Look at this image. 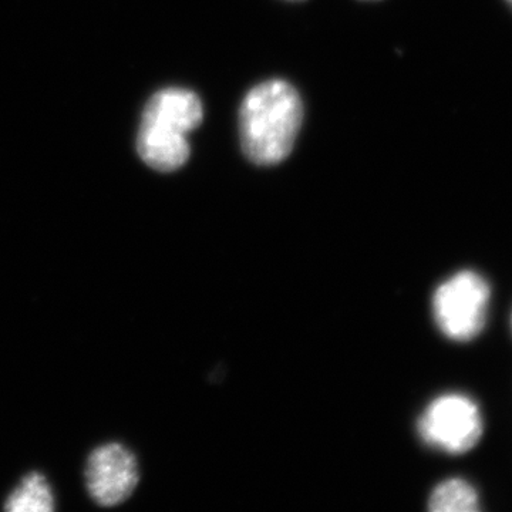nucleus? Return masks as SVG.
<instances>
[{"label": "nucleus", "instance_id": "nucleus-4", "mask_svg": "<svg viewBox=\"0 0 512 512\" xmlns=\"http://www.w3.org/2000/svg\"><path fill=\"white\" fill-rule=\"evenodd\" d=\"M86 487L100 507H116L133 495L140 474L134 454L120 443L94 448L87 458Z\"/></svg>", "mask_w": 512, "mask_h": 512}, {"label": "nucleus", "instance_id": "nucleus-1", "mask_svg": "<svg viewBox=\"0 0 512 512\" xmlns=\"http://www.w3.org/2000/svg\"><path fill=\"white\" fill-rule=\"evenodd\" d=\"M301 94L286 80L256 84L239 109V140L252 164L272 167L291 156L303 123Z\"/></svg>", "mask_w": 512, "mask_h": 512}, {"label": "nucleus", "instance_id": "nucleus-3", "mask_svg": "<svg viewBox=\"0 0 512 512\" xmlns=\"http://www.w3.org/2000/svg\"><path fill=\"white\" fill-rule=\"evenodd\" d=\"M483 416L471 397L446 393L426 407L417 423L424 444L447 454L468 453L483 436Z\"/></svg>", "mask_w": 512, "mask_h": 512}, {"label": "nucleus", "instance_id": "nucleus-8", "mask_svg": "<svg viewBox=\"0 0 512 512\" xmlns=\"http://www.w3.org/2000/svg\"><path fill=\"white\" fill-rule=\"evenodd\" d=\"M429 508L433 512H477L480 511V497L468 481L450 478L434 488Z\"/></svg>", "mask_w": 512, "mask_h": 512}, {"label": "nucleus", "instance_id": "nucleus-10", "mask_svg": "<svg viewBox=\"0 0 512 512\" xmlns=\"http://www.w3.org/2000/svg\"><path fill=\"white\" fill-rule=\"evenodd\" d=\"M511 328H512V316H511Z\"/></svg>", "mask_w": 512, "mask_h": 512}, {"label": "nucleus", "instance_id": "nucleus-2", "mask_svg": "<svg viewBox=\"0 0 512 512\" xmlns=\"http://www.w3.org/2000/svg\"><path fill=\"white\" fill-rule=\"evenodd\" d=\"M490 301L491 286L483 275L457 272L434 291V322L447 339L470 342L485 328Z\"/></svg>", "mask_w": 512, "mask_h": 512}, {"label": "nucleus", "instance_id": "nucleus-6", "mask_svg": "<svg viewBox=\"0 0 512 512\" xmlns=\"http://www.w3.org/2000/svg\"><path fill=\"white\" fill-rule=\"evenodd\" d=\"M137 150L144 163L163 173L183 167L191 154L187 136L146 123L138 131Z\"/></svg>", "mask_w": 512, "mask_h": 512}, {"label": "nucleus", "instance_id": "nucleus-5", "mask_svg": "<svg viewBox=\"0 0 512 512\" xmlns=\"http://www.w3.org/2000/svg\"><path fill=\"white\" fill-rule=\"evenodd\" d=\"M202 120L204 107L200 97L191 90L171 87L151 97L141 123L153 124L187 136L201 126Z\"/></svg>", "mask_w": 512, "mask_h": 512}, {"label": "nucleus", "instance_id": "nucleus-9", "mask_svg": "<svg viewBox=\"0 0 512 512\" xmlns=\"http://www.w3.org/2000/svg\"><path fill=\"white\" fill-rule=\"evenodd\" d=\"M507 2L512 6V0H507Z\"/></svg>", "mask_w": 512, "mask_h": 512}, {"label": "nucleus", "instance_id": "nucleus-7", "mask_svg": "<svg viewBox=\"0 0 512 512\" xmlns=\"http://www.w3.org/2000/svg\"><path fill=\"white\" fill-rule=\"evenodd\" d=\"M55 494L43 474L32 471L22 478L18 487L6 498L5 510L9 512L55 511Z\"/></svg>", "mask_w": 512, "mask_h": 512}]
</instances>
